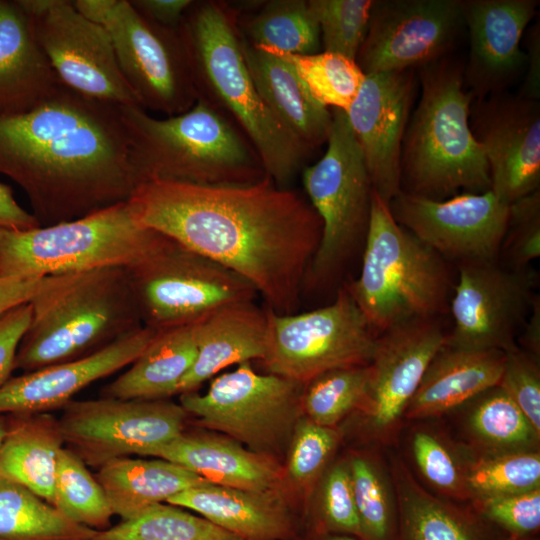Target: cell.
Returning <instances> with one entry per match:
<instances>
[{
  "label": "cell",
  "mask_w": 540,
  "mask_h": 540,
  "mask_svg": "<svg viewBox=\"0 0 540 540\" xmlns=\"http://www.w3.org/2000/svg\"><path fill=\"white\" fill-rule=\"evenodd\" d=\"M128 204L135 220L246 279L277 314L300 303L322 222L299 192L269 176L248 185L151 180Z\"/></svg>",
  "instance_id": "cell-1"
},
{
  "label": "cell",
  "mask_w": 540,
  "mask_h": 540,
  "mask_svg": "<svg viewBox=\"0 0 540 540\" xmlns=\"http://www.w3.org/2000/svg\"><path fill=\"white\" fill-rule=\"evenodd\" d=\"M0 174L41 226L128 201L138 181L122 106L62 84L30 112L0 117Z\"/></svg>",
  "instance_id": "cell-2"
},
{
  "label": "cell",
  "mask_w": 540,
  "mask_h": 540,
  "mask_svg": "<svg viewBox=\"0 0 540 540\" xmlns=\"http://www.w3.org/2000/svg\"><path fill=\"white\" fill-rule=\"evenodd\" d=\"M178 32L197 97L235 124L266 174L286 187L313 151L279 122L259 95L243 57L234 7L223 1H192Z\"/></svg>",
  "instance_id": "cell-3"
},
{
  "label": "cell",
  "mask_w": 540,
  "mask_h": 540,
  "mask_svg": "<svg viewBox=\"0 0 540 540\" xmlns=\"http://www.w3.org/2000/svg\"><path fill=\"white\" fill-rule=\"evenodd\" d=\"M420 98L401 147L400 189L432 200L491 189L489 166L469 124L474 100L464 66L450 57L418 69Z\"/></svg>",
  "instance_id": "cell-4"
},
{
  "label": "cell",
  "mask_w": 540,
  "mask_h": 540,
  "mask_svg": "<svg viewBox=\"0 0 540 540\" xmlns=\"http://www.w3.org/2000/svg\"><path fill=\"white\" fill-rule=\"evenodd\" d=\"M17 349L23 373L90 355L143 327L126 267L47 277Z\"/></svg>",
  "instance_id": "cell-5"
},
{
  "label": "cell",
  "mask_w": 540,
  "mask_h": 540,
  "mask_svg": "<svg viewBox=\"0 0 540 540\" xmlns=\"http://www.w3.org/2000/svg\"><path fill=\"white\" fill-rule=\"evenodd\" d=\"M122 114L138 184L160 180L232 186L268 176L245 135L200 98L186 112L164 119L140 106H122Z\"/></svg>",
  "instance_id": "cell-6"
},
{
  "label": "cell",
  "mask_w": 540,
  "mask_h": 540,
  "mask_svg": "<svg viewBox=\"0 0 540 540\" xmlns=\"http://www.w3.org/2000/svg\"><path fill=\"white\" fill-rule=\"evenodd\" d=\"M363 249L360 274L345 287L377 335L446 311L454 289L448 261L398 224L374 190Z\"/></svg>",
  "instance_id": "cell-7"
},
{
  "label": "cell",
  "mask_w": 540,
  "mask_h": 540,
  "mask_svg": "<svg viewBox=\"0 0 540 540\" xmlns=\"http://www.w3.org/2000/svg\"><path fill=\"white\" fill-rule=\"evenodd\" d=\"M169 237L140 225L128 201L71 221L27 230L0 228V278H45L130 267Z\"/></svg>",
  "instance_id": "cell-8"
},
{
  "label": "cell",
  "mask_w": 540,
  "mask_h": 540,
  "mask_svg": "<svg viewBox=\"0 0 540 540\" xmlns=\"http://www.w3.org/2000/svg\"><path fill=\"white\" fill-rule=\"evenodd\" d=\"M332 126L323 157L302 170L308 201L322 222L318 249L304 286L335 282L368 231L373 187L345 111L331 109Z\"/></svg>",
  "instance_id": "cell-9"
},
{
  "label": "cell",
  "mask_w": 540,
  "mask_h": 540,
  "mask_svg": "<svg viewBox=\"0 0 540 540\" xmlns=\"http://www.w3.org/2000/svg\"><path fill=\"white\" fill-rule=\"evenodd\" d=\"M304 385L250 362L217 376L204 394H180V405L198 426L221 432L246 448L277 460L301 417Z\"/></svg>",
  "instance_id": "cell-10"
},
{
  "label": "cell",
  "mask_w": 540,
  "mask_h": 540,
  "mask_svg": "<svg viewBox=\"0 0 540 540\" xmlns=\"http://www.w3.org/2000/svg\"><path fill=\"white\" fill-rule=\"evenodd\" d=\"M84 16L108 32L120 69L144 110L175 116L197 101L178 30L152 23L129 0H74Z\"/></svg>",
  "instance_id": "cell-11"
},
{
  "label": "cell",
  "mask_w": 540,
  "mask_h": 540,
  "mask_svg": "<svg viewBox=\"0 0 540 540\" xmlns=\"http://www.w3.org/2000/svg\"><path fill=\"white\" fill-rule=\"evenodd\" d=\"M126 269L142 324L155 331L195 323L258 295L246 279L171 238Z\"/></svg>",
  "instance_id": "cell-12"
},
{
  "label": "cell",
  "mask_w": 540,
  "mask_h": 540,
  "mask_svg": "<svg viewBox=\"0 0 540 540\" xmlns=\"http://www.w3.org/2000/svg\"><path fill=\"white\" fill-rule=\"evenodd\" d=\"M267 317L261 362L268 373L305 385L324 372L371 362L378 335L345 285L329 305L300 314L267 308Z\"/></svg>",
  "instance_id": "cell-13"
},
{
  "label": "cell",
  "mask_w": 540,
  "mask_h": 540,
  "mask_svg": "<svg viewBox=\"0 0 540 540\" xmlns=\"http://www.w3.org/2000/svg\"><path fill=\"white\" fill-rule=\"evenodd\" d=\"M18 1L62 84L119 106H140L102 25L80 13L71 0Z\"/></svg>",
  "instance_id": "cell-14"
},
{
  "label": "cell",
  "mask_w": 540,
  "mask_h": 540,
  "mask_svg": "<svg viewBox=\"0 0 540 540\" xmlns=\"http://www.w3.org/2000/svg\"><path fill=\"white\" fill-rule=\"evenodd\" d=\"M58 419L64 445L86 465L145 454L184 432L189 415L166 399L71 400Z\"/></svg>",
  "instance_id": "cell-15"
},
{
  "label": "cell",
  "mask_w": 540,
  "mask_h": 540,
  "mask_svg": "<svg viewBox=\"0 0 540 540\" xmlns=\"http://www.w3.org/2000/svg\"><path fill=\"white\" fill-rule=\"evenodd\" d=\"M446 338L437 317L412 319L378 334L366 394L355 412L366 442L387 448L398 441L405 410Z\"/></svg>",
  "instance_id": "cell-16"
},
{
  "label": "cell",
  "mask_w": 540,
  "mask_h": 540,
  "mask_svg": "<svg viewBox=\"0 0 540 540\" xmlns=\"http://www.w3.org/2000/svg\"><path fill=\"white\" fill-rule=\"evenodd\" d=\"M450 300L454 326L446 343L468 349L515 350L536 296V274L497 260L458 265Z\"/></svg>",
  "instance_id": "cell-17"
},
{
  "label": "cell",
  "mask_w": 540,
  "mask_h": 540,
  "mask_svg": "<svg viewBox=\"0 0 540 540\" xmlns=\"http://www.w3.org/2000/svg\"><path fill=\"white\" fill-rule=\"evenodd\" d=\"M463 28L461 0H373L356 62L365 75L419 69L447 57Z\"/></svg>",
  "instance_id": "cell-18"
},
{
  "label": "cell",
  "mask_w": 540,
  "mask_h": 540,
  "mask_svg": "<svg viewBox=\"0 0 540 540\" xmlns=\"http://www.w3.org/2000/svg\"><path fill=\"white\" fill-rule=\"evenodd\" d=\"M510 205L491 190L432 200L400 191L390 202L395 221L446 261L497 260Z\"/></svg>",
  "instance_id": "cell-19"
},
{
  "label": "cell",
  "mask_w": 540,
  "mask_h": 540,
  "mask_svg": "<svg viewBox=\"0 0 540 540\" xmlns=\"http://www.w3.org/2000/svg\"><path fill=\"white\" fill-rule=\"evenodd\" d=\"M469 124L501 201L511 205L540 190L539 101L508 91L474 99Z\"/></svg>",
  "instance_id": "cell-20"
},
{
  "label": "cell",
  "mask_w": 540,
  "mask_h": 540,
  "mask_svg": "<svg viewBox=\"0 0 540 540\" xmlns=\"http://www.w3.org/2000/svg\"><path fill=\"white\" fill-rule=\"evenodd\" d=\"M416 84L414 70L366 75L346 112L373 190L387 203L401 191V147Z\"/></svg>",
  "instance_id": "cell-21"
},
{
  "label": "cell",
  "mask_w": 540,
  "mask_h": 540,
  "mask_svg": "<svg viewBox=\"0 0 540 540\" xmlns=\"http://www.w3.org/2000/svg\"><path fill=\"white\" fill-rule=\"evenodd\" d=\"M538 0H461L469 37L464 81L474 99L508 91L525 73L520 41Z\"/></svg>",
  "instance_id": "cell-22"
},
{
  "label": "cell",
  "mask_w": 540,
  "mask_h": 540,
  "mask_svg": "<svg viewBox=\"0 0 540 540\" xmlns=\"http://www.w3.org/2000/svg\"><path fill=\"white\" fill-rule=\"evenodd\" d=\"M156 333L143 326L85 357L10 377L0 387V415L63 408L91 383L131 365Z\"/></svg>",
  "instance_id": "cell-23"
},
{
  "label": "cell",
  "mask_w": 540,
  "mask_h": 540,
  "mask_svg": "<svg viewBox=\"0 0 540 540\" xmlns=\"http://www.w3.org/2000/svg\"><path fill=\"white\" fill-rule=\"evenodd\" d=\"M168 504L198 513L241 540H296L297 520L281 490L252 491L206 483Z\"/></svg>",
  "instance_id": "cell-24"
},
{
  "label": "cell",
  "mask_w": 540,
  "mask_h": 540,
  "mask_svg": "<svg viewBox=\"0 0 540 540\" xmlns=\"http://www.w3.org/2000/svg\"><path fill=\"white\" fill-rule=\"evenodd\" d=\"M387 463L397 505L395 540H501L469 503L442 498L422 485L404 456L389 451Z\"/></svg>",
  "instance_id": "cell-25"
},
{
  "label": "cell",
  "mask_w": 540,
  "mask_h": 540,
  "mask_svg": "<svg viewBox=\"0 0 540 540\" xmlns=\"http://www.w3.org/2000/svg\"><path fill=\"white\" fill-rule=\"evenodd\" d=\"M62 85L18 0H0V117L30 112Z\"/></svg>",
  "instance_id": "cell-26"
},
{
  "label": "cell",
  "mask_w": 540,
  "mask_h": 540,
  "mask_svg": "<svg viewBox=\"0 0 540 540\" xmlns=\"http://www.w3.org/2000/svg\"><path fill=\"white\" fill-rule=\"evenodd\" d=\"M145 456L173 462L215 485L252 491L280 490L285 474L276 459L213 434L182 432Z\"/></svg>",
  "instance_id": "cell-27"
},
{
  "label": "cell",
  "mask_w": 540,
  "mask_h": 540,
  "mask_svg": "<svg viewBox=\"0 0 540 540\" xmlns=\"http://www.w3.org/2000/svg\"><path fill=\"white\" fill-rule=\"evenodd\" d=\"M506 352L445 344L430 361L405 410V422L437 419L498 386Z\"/></svg>",
  "instance_id": "cell-28"
},
{
  "label": "cell",
  "mask_w": 540,
  "mask_h": 540,
  "mask_svg": "<svg viewBox=\"0 0 540 540\" xmlns=\"http://www.w3.org/2000/svg\"><path fill=\"white\" fill-rule=\"evenodd\" d=\"M267 340V310L254 301L230 304L212 312L198 322L196 359L176 394L195 391L230 365L262 361Z\"/></svg>",
  "instance_id": "cell-29"
},
{
  "label": "cell",
  "mask_w": 540,
  "mask_h": 540,
  "mask_svg": "<svg viewBox=\"0 0 540 540\" xmlns=\"http://www.w3.org/2000/svg\"><path fill=\"white\" fill-rule=\"evenodd\" d=\"M241 49L254 85L279 122L312 151L327 143L331 109L316 101L292 65L272 50L240 35Z\"/></svg>",
  "instance_id": "cell-30"
},
{
  "label": "cell",
  "mask_w": 540,
  "mask_h": 540,
  "mask_svg": "<svg viewBox=\"0 0 540 540\" xmlns=\"http://www.w3.org/2000/svg\"><path fill=\"white\" fill-rule=\"evenodd\" d=\"M199 321L157 331L130 368L103 387L101 397L156 400L176 394L196 359Z\"/></svg>",
  "instance_id": "cell-31"
},
{
  "label": "cell",
  "mask_w": 540,
  "mask_h": 540,
  "mask_svg": "<svg viewBox=\"0 0 540 540\" xmlns=\"http://www.w3.org/2000/svg\"><path fill=\"white\" fill-rule=\"evenodd\" d=\"M64 448L58 419L47 414L9 415L0 446V477L52 505L58 458Z\"/></svg>",
  "instance_id": "cell-32"
},
{
  "label": "cell",
  "mask_w": 540,
  "mask_h": 540,
  "mask_svg": "<svg viewBox=\"0 0 540 540\" xmlns=\"http://www.w3.org/2000/svg\"><path fill=\"white\" fill-rule=\"evenodd\" d=\"M97 480L114 515L122 521L148 508L166 503L172 496L197 485L210 483L173 462L158 459L116 458L99 467Z\"/></svg>",
  "instance_id": "cell-33"
},
{
  "label": "cell",
  "mask_w": 540,
  "mask_h": 540,
  "mask_svg": "<svg viewBox=\"0 0 540 540\" xmlns=\"http://www.w3.org/2000/svg\"><path fill=\"white\" fill-rule=\"evenodd\" d=\"M457 409L465 413L460 442L473 457L539 450L540 432L499 386Z\"/></svg>",
  "instance_id": "cell-34"
},
{
  "label": "cell",
  "mask_w": 540,
  "mask_h": 540,
  "mask_svg": "<svg viewBox=\"0 0 540 540\" xmlns=\"http://www.w3.org/2000/svg\"><path fill=\"white\" fill-rule=\"evenodd\" d=\"M409 430L408 451L413 474L432 493L460 503L471 500L468 449L432 420L415 421Z\"/></svg>",
  "instance_id": "cell-35"
},
{
  "label": "cell",
  "mask_w": 540,
  "mask_h": 540,
  "mask_svg": "<svg viewBox=\"0 0 540 540\" xmlns=\"http://www.w3.org/2000/svg\"><path fill=\"white\" fill-rule=\"evenodd\" d=\"M247 15L237 12V27L248 43L295 55L320 52L321 34L309 0H270Z\"/></svg>",
  "instance_id": "cell-36"
},
{
  "label": "cell",
  "mask_w": 540,
  "mask_h": 540,
  "mask_svg": "<svg viewBox=\"0 0 540 540\" xmlns=\"http://www.w3.org/2000/svg\"><path fill=\"white\" fill-rule=\"evenodd\" d=\"M77 524L26 487L0 477V540H90Z\"/></svg>",
  "instance_id": "cell-37"
},
{
  "label": "cell",
  "mask_w": 540,
  "mask_h": 540,
  "mask_svg": "<svg viewBox=\"0 0 540 540\" xmlns=\"http://www.w3.org/2000/svg\"><path fill=\"white\" fill-rule=\"evenodd\" d=\"M362 540H395L396 496L384 456L352 452L347 458Z\"/></svg>",
  "instance_id": "cell-38"
},
{
  "label": "cell",
  "mask_w": 540,
  "mask_h": 540,
  "mask_svg": "<svg viewBox=\"0 0 540 540\" xmlns=\"http://www.w3.org/2000/svg\"><path fill=\"white\" fill-rule=\"evenodd\" d=\"M90 540H241L184 508L156 504L139 515L105 530Z\"/></svg>",
  "instance_id": "cell-39"
},
{
  "label": "cell",
  "mask_w": 540,
  "mask_h": 540,
  "mask_svg": "<svg viewBox=\"0 0 540 540\" xmlns=\"http://www.w3.org/2000/svg\"><path fill=\"white\" fill-rule=\"evenodd\" d=\"M52 505L69 520L94 530L109 528L114 515L98 480L68 448L58 458Z\"/></svg>",
  "instance_id": "cell-40"
},
{
  "label": "cell",
  "mask_w": 540,
  "mask_h": 540,
  "mask_svg": "<svg viewBox=\"0 0 540 540\" xmlns=\"http://www.w3.org/2000/svg\"><path fill=\"white\" fill-rule=\"evenodd\" d=\"M268 49L289 62L313 98L327 108L347 112L366 76L355 60L340 54L295 55Z\"/></svg>",
  "instance_id": "cell-41"
},
{
  "label": "cell",
  "mask_w": 540,
  "mask_h": 540,
  "mask_svg": "<svg viewBox=\"0 0 540 540\" xmlns=\"http://www.w3.org/2000/svg\"><path fill=\"white\" fill-rule=\"evenodd\" d=\"M369 379V364L337 368L307 382L301 408L314 423L335 428L361 406Z\"/></svg>",
  "instance_id": "cell-42"
},
{
  "label": "cell",
  "mask_w": 540,
  "mask_h": 540,
  "mask_svg": "<svg viewBox=\"0 0 540 540\" xmlns=\"http://www.w3.org/2000/svg\"><path fill=\"white\" fill-rule=\"evenodd\" d=\"M467 486L471 500L540 488V450L472 456Z\"/></svg>",
  "instance_id": "cell-43"
},
{
  "label": "cell",
  "mask_w": 540,
  "mask_h": 540,
  "mask_svg": "<svg viewBox=\"0 0 540 540\" xmlns=\"http://www.w3.org/2000/svg\"><path fill=\"white\" fill-rule=\"evenodd\" d=\"M318 487L308 532L343 534L362 540L347 458L327 467Z\"/></svg>",
  "instance_id": "cell-44"
},
{
  "label": "cell",
  "mask_w": 540,
  "mask_h": 540,
  "mask_svg": "<svg viewBox=\"0 0 540 540\" xmlns=\"http://www.w3.org/2000/svg\"><path fill=\"white\" fill-rule=\"evenodd\" d=\"M341 439L338 427L318 425L303 415L291 436L284 472L300 489L312 490L328 467Z\"/></svg>",
  "instance_id": "cell-45"
},
{
  "label": "cell",
  "mask_w": 540,
  "mask_h": 540,
  "mask_svg": "<svg viewBox=\"0 0 540 540\" xmlns=\"http://www.w3.org/2000/svg\"><path fill=\"white\" fill-rule=\"evenodd\" d=\"M324 52L355 60L367 34L373 0H309Z\"/></svg>",
  "instance_id": "cell-46"
},
{
  "label": "cell",
  "mask_w": 540,
  "mask_h": 540,
  "mask_svg": "<svg viewBox=\"0 0 540 540\" xmlns=\"http://www.w3.org/2000/svg\"><path fill=\"white\" fill-rule=\"evenodd\" d=\"M469 504L478 515L511 539L530 537L540 528V488L473 499Z\"/></svg>",
  "instance_id": "cell-47"
},
{
  "label": "cell",
  "mask_w": 540,
  "mask_h": 540,
  "mask_svg": "<svg viewBox=\"0 0 540 540\" xmlns=\"http://www.w3.org/2000/svg\"><path fill=\"white\" fill-rule=\"evenodd\" d=\"M501 250L514 269L528 268L540 256V190L510 205Z\"/></svg>",
  "instance_id": "cell-48"
},
{
  "label": "cell",
  "mask_w": 540,
  "mask_h": 540,
  "mask_svg": "<svg viewBox=\"0 0 540 540\" xmlns=\"http://www.w3.org/2000/svg\"><path fill=\"white\" fill-rule=\"evenodd\" d=\"M498 386L540 432L539 358L520 347L506 352V362Z\"/></svg>",
  "instance_id": "cell-49"
},
{
  "label": "cell",
  "mask_w": 540,
  "mask_h": 540,
  "mask_svg": "<svg viewBox=\"0 0 540 540\" xmlns=\"http://www.w3.org/2000/svg\"><path fill=\"white\" fill-rule=\"evenodd\" d=\"M30 303L22 304L0 319V387L14 371L18 346L31 320Z\"/></svg>",
  "instance_id": "cell-50"
},
{
  "label": "cell",
  "mask_w": 540,
  "mask_h": 540,
  "mask_svg": "<svg viewBox=\"0 0 540 540\" xmlns=\"http://www.w3.org/2000/svg\"><path fill=\"white\" fill-rule=\"evenodd\" d=\"M147 20L162 27L178 30L192 0H129Z\"/></svg>",
  "instance_id": "cell-51"
},
{
  "label": "cell",
  "mask_w": 540,
  "mask_h": 540,
  "mask_svg": "<svg viewBox=\"0 0 540 540\" xmlns=\"http://www.w3.org/2000/svg\"><path fill=\"white\" fill-rule=\"evenodd\" d=\"M45 278H0V319L9 311L29 303L43 287Z\"/></svg>",
  "instance_id": "cell-52"
},
{
  "label": "cell",
  "mask_w": 540,
  "mask_h": 540,
  "mask_svg": "<svg viewBox=\"0 0 540 540\" xmlns=\"http://www.w3.org/2000/svg\"><path fill=\"white\" fill-rule=\"evenodd\" d=\"M526 69L525 78L520 90L521 97L540 99V27L539 22L534 24L526 36Z\"/></svg>",
  "instance_id": "cell-53"
},
{
  "label": "cell",
  "mask_w": 540,
  "mask_h": 540,
  "mask_svg": "<svg viewBox=\"0 0 540 540\" xmlns=\"http://www.w3.org/2000/svg\"><path fill=\"white\" fill-rule=\"evenodd\" d=\"M40 226L33 214L16 201L11 187L0 182V228L27 230Z\"/></svg>",
  "instance_id": "cell-54"
},
{
  "label": "cell",
  "mask_w": 540,
  "mask_h": 540,
  "mask_svg": "<svg viewBox=\"0 0 540 540\" xmlns=\"http://www.w3.org/2000/svg\"><path fill=\"white\" fill-rule=\"evenodd\" d=\"M522 350L539 358L540 356V299L536 295L530 313L523 325V333L520 336Z\"/></svg>",
  "instance_id": "cell-55"
},
{
  "label": "cell",
  "mask_w": 540,
  "mask_h": 540,
  "mask_svg": "<svg viewBox=\"0 0 540 540\" xmlns=\"http://www.w3.org/2000/svg\"><path fill=\"white\" fill-rule=\"evenodd\" d=\"M308 540H358L355 537L349 536V535H343V534H333V533H326V534H317L308 532ZM296 540H299L298 538Z\"/></svg>",
  "instance_id": "cell-56"
},
{
  "label": "cell",
  "mask_w": 540,
  "mask_h": 540,
  "mask_svg": "<svg viewBox=\"0 0 540 540\" xmlns=\"http://www.w3.org/2000/svg\"><path fill=\"white\" fill-rule=\"evenodd\" d=\"M8 429V416L0 415V446Z\"/></svg>",
  "instance_id": "cell-57"
},
{
  "label": "cell",
  "mask_w": 540,
  "mask_h": 540,
  "mask_svg": "<svg viewBox=\"0 0 540 540\" xmlns=\"http://www.w3.org/2000/svg\"><path fill=\"white\" fill-rule=\"evenodd\" d=\"M511 540H535V539H531L530 537H527V538H521V539H511Z\"/></svg>",
  "instance_id": "cell-58"
}]
</instances>
